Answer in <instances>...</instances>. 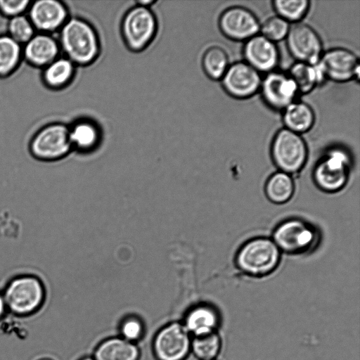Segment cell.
<instances>
[{"mask_svg": "<svg viewBox=\"0 0 360 360\" xmlns=\"http://www.w3.org/2000/svg\"><path fill=\"white\" fill-rule=\"evenodd\" d=\"M79 360H94L92 356H84Z\"/></svg>", "mask_w": 360, "mask_h": 360, "instance_id": "obj_34", "label": "cell"}, {"mask_svg": "<svg viewBox=\"0 0 360 360\" xmlns=\"http://www.w3.org/2000/svg\"><path fill=\"white\" fill-rule=\"evenodd\" d=\"M69 134L72 149L82 153L95 150L101 138L98 126L89 119H80L69 126Z\"/></svg>", "mask_w": 360, "mask_h": 360, "instance_id": "obj_21", "label": "cell"}, {"mask_svg": "<svg viewBox=\"0 0 360 360\" xmlns=\"http://www.w3.org/2000/svg\"><path fill=\"white\" fill-rule=\"evenodd\" d=\"M31 156L41 162H51L65 158L72 150L69 126L51 122L39 129L32 136L28 146Z\"/></svg>", "mask_w": 360, "mask_h": 360, "instance_id": "obj_6", "label": "cell"}, {"mask_svg": "<svg viewBox=\"0 0 360 360\" xmlns=\"http://www.w3.org/2000/svg\"><path fill=\"white\" fill-rule=\"evenodd\" d=\"M27 15L37 32L51 34L58 32L70 18L68 6L58 0L32 1Z\"/></svg>", "mask_w": 360, "mask_h": 360, "instance_id": "obj_13", "label": "cell"}, {"mask_svg": "<svg viewBox=\"0 0 360 360\" xmlns=\"http://www.w3.org/2000/svg\"><path fill=\"white\" fill-rule=\"evenodd\" d=\"M352 158L342 148H332L319 160L313 170L316 186L322 191L336 193L347 184Z\"/></svg>", "mask_w": 360, "mask_h": 360, "instance_id": "obj_7", "label": "cell"}, {"mask_svg": "<svg viewBox=\"0 0 360 360\" xmlns=\"http://www.w3.org/2000/svg\"><path fill=\"white\" fill-rule=\"evenodd\" d=\"M290 28V22L278 15H274L260 25L259 34L275 43L285 39Z\"/></svg>", "mask_w": 360, "mask_h": 360, "instance_id": "obj_31", "label": "cell"}, {"mask_svg": "<svg viewBox=\"0 0 360 360\" xmlns=\"http://www.w3.org/2000/svg\"><path fill=\"white\" fill-rule=\"evenodd\" d=\"M39 360H53V359H49V358H44V359H39Z\"/></svg>", "mask_w": 360, "mask_h": 360, "instance_id": "obj_35", "label": "cell"}, {"mask_svg": "<svg viewBox=\"0 0 360 360\" xmlns=\"http://www.w3.org/2000/svg\"><path fill=\"white\" fill-rule=\"evenodd\" d=\"M320 231L312 224L299 218H290L274 229L272 240L281 252L305 255L313 252L321 241Z\"/></svg>", "mask_w": 360, "mask_h": 360, "instance_id": "obj_4", "label": "cell"}, {"mask_svg": "<svg viewBox=\"0 0 360 360\" xmlns=\"http://www.w3.org/2000/svg\"><path fill=\"white\" fill-rule=\"evenodd\" d=\"M283 121L287 129L302 134L311 129L315 114L311 107L302 101H294L283 110Z\"/></svg>", "mask_w": 360, "mask_h": 360, "instance_id": "obj_22", "label": "cell"}, {"mask_svg": "<svg viewBox=\"0 0 360 360\" xmlns=\"http://www.w3.org/2000/svg\"><path fill=\"white\" fill-rule=\"evenodd\" d=\"M191 339L181 321L167 323L153 337V356L156 360H185L191 353Z\"/></svg>", "mask_w": 360, "mask_h": 360, "instance_id": "obj_9", "label": "cell"}, {"mask_svg": "<svg viewBox=\"0 0 360 360\" xmlns=\"http://www.w3.org/2000/svg\"><path fill=\"white\" fill-rule=\"evenodd\" d=\"M76 65L64 56H60L41 70V79L45 86L60 90L73 80Z\"/></svg>", "mask_w": 360, "mask_h": 360, "instance_id": "obj_20", "label": "cell"}, {"mask_svg": "<svg viewBox=\"0 0 360 360\" xmlns=\"http://www.w3.org/2000/svg\"><path fill=\"white\" fill-rule=\"evenodd\" d=\"M60 51L76 66H86L96 60L101 43L94 26L85 19L72 17L58 31Z\"/></svg>", "mask_w": 360, "mask_h": 360, "instance_id": "obj_1", "label": "cell"}, {"mask_svg": "<svg viewBox=\"0 0 360 360\" xmlns=\"http://www.w3.org/2000/svg\"><path fill=\"white\" fill-rule=\"evenodd\" d=\"M118 333L122 338L137 344L145 335V323L137 315H127L119 323Z\"/></svg>", "mask_w": 360, "mask_h": 360, "instance_id": "obj_30", "label": "cell"}, {"mask_svg": "<svg viewBox=\"0 0 360 360\" xmlns=\"http://www.w3.org/2000/svg\"><path fill=\"white\" fill-rule=\"evenodd\" d=\"M243 56L245 62L260 73L274 70L279 61L276 44L259 33L245 41Z\"/></svg>", "mask_w": 360, "mask_h": 360, "instance_id": "obj_16", "label": "cell"}, {"mask_svg": "<svg viewBox=\"0 0 360 360\" xmlns=\"http://www.w3.org/2000/svg\"><path fill=\"white\" fill-rule=\"evenodd\" d=\"M262 77L260 72L245 61H239L229 65L221 79L226 92L231 96L245 99L259 91Z\"/></svg>", "mask_w": 360, "mask_h": 360, "instance_id": "obj_12", "label": "cell"}, {"mask_svg": "<svg viewBox=\"0 0 360 360\" xmlns=\"http://www.w3.org/2000/svg\"><path fill=\"white\" fill-rule=\"evenodd\" d=\"M58 41L53 34L36 32L22 46V58L29 65L42 70L60 56Z\"/></svg>", "mask_w": 360, "mask_h": 360, "instance_id": "obj_17", "label": "cell"}, {"mask_svg": "<svg viewBox=\"0 0 360 360\" xmlns=\"http://www.w3.org/2000/svg\"><path fill=\"white\" fill-rule=\"evenodd\" d=\"M317 66L324 79L346 82L359 78V61L352 51L335 47L323 52Z\"/></svg>", "mask_w": 360, "mask_h": 360, "instance_id": "obj_10", "label": "cell"}, {"mask_svg": "<svg viewBox=\"0 0 360 360\" xmlns=\"http://www.w3.org/2000/svg\"><path fill=\"white\" fill-rule=\"evenodd\" d=\"M22 60V46L6 33L1 34L0 78H6L13 74Z\"/></svg>", "mask_w": 360, "mask_h": 360, "instance_id": "obj_23", "label": "cell"}, {"mask_svg": "<svg viewBox=\"0 0 360 360\" xmlns=\"http://www.w3.org/2000/svg\"><path fill=\"white\" fill-rule=\"evenodd\" d=\"M264 192L273 203L281 205L288 202L293 196L295 184L291 175L283 172L274 173L267 179Z\"/></svg>", "mask_w": 360, "mask_h": 360, "instance_id": "obj_24", "label": "cell"}, {"mask_svg": "<svg viewBox=\"0 0 360 360\" xmlns=\"http://www.w3.org/2000/svg\"><path fill=\"white\" fill-rule=\"evenodd\" d=\"M92 357L94 360H139L141 350L136 343L112 336L96 346Z\"/></svg>", "mask_w": 360, "mask_h": 360, "instance_id": "obj_19", "label": "cell"}, {"mask_svg": "<svg viewBox=\"0 0 360 360\" xmlns=\"http://www.w3.org/2000/svg\"><path fill=\"white\" fill-rule=\"evenodd\" d=\"M32 1L0 0V14L8 20L27 14Z\"/></svg>", "mask_w": 360, "mask_h": 360, "instance_id": "obj_32", "label": "cell"}, {"mask_svg": "<svg viewBox=\"0 0 360 360\" xmlns=\"http://www.w3.org/2000/svg\"><path fill=\"white\" fill-rule=\"evenodd\" d=\"M37 31L27 14L8 20L6 34L16 42L23 46Z\"/></svg>", "mask_w": 360, "mask_h": 360, "instance_id": "obj_29", "label": "cell"}, {"mask_svg": "<svg viewBox=\"0 0 360 360\" xmlns=\"http://www.w3.org/2000/svg\"><path fill=\"white\" fill-rule=\"evenodd\" d=\"M288 74L299 93L302 94L310 92L325 79L316 64L296 62L290 68Z\"/></svg>", "mask_w": 360, "mask_h": 360, "instance_id": "obj_25", "label": "cell"}, {"mask_svg": "<svg viewBox=\"0 0 360 360\" xmlns=\"http://www.w3.org/2000/svg\"><path fill=\"white\" fill-rule=\"evenodd\" d=\"M8 309L5 299L4 297L2 292L0 291V319L4 317Z\"/></svg>", "mask_w": 360, "mask_h": 360, "instance_id": "obj_33", "label": "cell"}, {"mask_svg": "<svg viewBox=\"0 0 360 360\" xmlns=\"http://www.w3.org/2000/svg\"><path fill=\"white\" fill-rule=\"evenodd\" d=\"M259 91L264 102L271 108L283 110L295 101L297 87L288 73L275 70L266 73Z\"/></svg>", "mask_w": 360, "mask_h": 360, "instance_id": "obj_15", "label": "cell"}, {"mask_svg": "<svg viewBox=\"0 0 360 360\" xmlns=\"http://www.w3.org/2000/svg\"><path fill=\"white\" fill-rule=\"evenodd\" d=\"M273 6L277 15L288 22H299L307 14L310 6L308 0H276Z\"/></svg>", "mask_w": 360, "mask_h": 360, "instance_id": "obj_28", "label": "cell"}, {"mask_svg": "<svg viewBox=\"0 0 360 360\" xmlns=\"http://www.w3.org/2000/svg\"><path fill=\"white\" fill-rule=\"evenodd\" d=\"M158 27L157 18L152 9L136 4L124 13L120 32L127 49L138 53L146 49L153 41Z\"/></svg>", "mask_w": 360, "mask_h": 360, "instance_id": "obj_5", "label": "cell"}, {"mask_svg": "<svg viewBox=\"0 0 360 360\" xmlns=\"http://www.w3.org/2000/svg\"><path fill=\"white\" fill-rule=\"evenodd\" d=\"M281 252L271 238H252L238 249L235 256L236 268L244 275L262 278L271 274L278 266Z\"/></svg>", "mask_w": 360, "mask_h": 360, "instance_id": "obj_3", "label": "cell"}, {"mask_svg": "<svg viewBox=\"0 0 360 360\" xmlns=\"http://www.w3.org/2000/svg\"><path fill=\"white\" fill-rule=\"evenodd\" d=\"M221 349V338L217 332L192 337L191 352L199 360H214Z\"/></svg>", "mask_w": 360, "mask_h": 360, "instance_id": "obj_27", "label": "cell"}, {"mask_svg": "<svg viewBox=\"0 0 360 360\" xmlns=\"http://www.w3.org/2000/svg\"><path fill=\"white\" fill-rule=\"evenodd\" d=\"M271 155L280 172L290 175L297 174L307 162V145L301 134L284 128L273 139Z\"/></svg>", "mask_w": 360, "mask_h": 360, "instance_id": "obj_8", "label": "cell"}, {"mask_svg": "<svg viewBox=\"0 0 360 360\" xmlns=\"http://www.w3.org/2000/svg\"><path fill=\"white\" fill-rule=\"evenodd\" d=\"M201 63L206 75L214 80H221L230 65L227 53L218 46H212L205 51Z\"/></svg>", "mask_w": 360, "mask_h": 360, "instance_id": "obj_26", "label": "cell"}, {"mask_svg": "<svg viewBox=\"0 0 360 360\" xmlns=\"http://www.w3.org/2000/svg\"><path fill=\"white\" fill-rule=\"evenodd\" d=\"M288 49L297 62L316 65L323 53L321 39L310 25L296 22L286 37Z\"/></svg>", "mask_w": 360, "mask_h": 360, "instance_id": "obj_11", "label": "cell"}, {"mask_svg": "<svg viewBox=\"0 0 360 360\" xmlns=\"http://www.w3.org/2000/svg\"><path fill=\"white\" fill-rule=\"evenodd\" d=\"M219 27L229 39L246 41L259 33L260 24L250 10L242 6H232L220 15Z\"/></svg>", "mask_w": 360, "mask_h": 360, "instance_id": "obj_14", "label": "cell"}, {"mask_svg": "<svg viewBox=\"0 0 360 360\" xmlns=\"http://www.w3.org/2000/svg\"><path fill=\"white\" fill-rule=\"evenodd\" d=\"M181 322L191 337H197L217 332L220 316L213 306L198 304L186 312Z\"/></svg>", "mask_w": 360, "mask_h": 360, "instance_id": "obj_18", "label": "cell"}, {"mask_svg": "<svg viewBox=\"0 0 360 360\" xmlns=\"http://www.w3.org/2000/svg\"><path fill=\"white\" fill-rule=\"evenodd\" d=\"M8 311L25 316L37 311L44 304L46 290L44 281L34 274L22 273L12 276L1 291Z\"/></svg>", "mask_w": 360, "mask_h": 360, "instance_id": "obj_2", "label": "cell"}]
</instances>
